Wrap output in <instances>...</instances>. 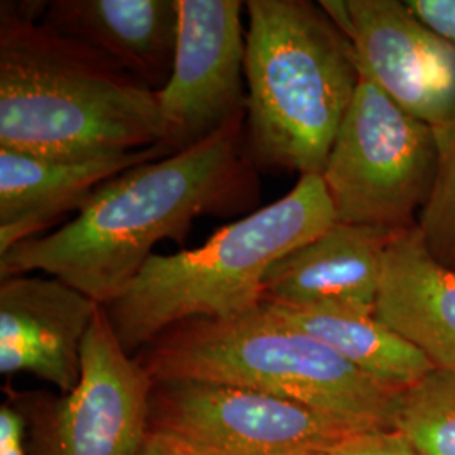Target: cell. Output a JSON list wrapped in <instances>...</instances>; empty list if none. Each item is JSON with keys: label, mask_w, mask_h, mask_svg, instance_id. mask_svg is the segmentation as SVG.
Listing matches in <instances>:
<instances>
[{"label": "cell", "mask_w": 455, "mask_h": 455, "mask_svg": "<svg viewBox=\"0 0 455 455\" xmlns=\"http://www.w3.org/2000/svg\"><path fill=\"white\" fill-rule=\"evenodd\" d=\"M259 199V171L246 157L238 116L197 144L107 180L75 220L2 253L0 278L58 276L105 307L139 275L156 244H184L197 218L233 216Z\"/></svg>", "instance_id": "obj_1"}, {"label": "cell", "mask_w": 455, "mask_h": 455, "mask_svg": "<svg viewBox=\"0 0 455 455\" xmlns=\"http://www.w3.org/2000/svg\"><path fill=\"white\" fill-rule=\"evenodd\" d=\"M46 9L0 4V148L90 156L169 146L157 92L37 20Z\"/></svg>", "instance_id": "obj_2"}, {"label": "cell", "mask_w": 455, "mask_h": 455, "mask_svg": "<svg viewBox=\"0 0 455 455\" xmlns=\"http://www.w3.org/2000/svg\"><path fill=\"white\" fill-rule=\"evenodd\" d=\"M244 5L246 157L257 171L321 174L361 80L355 48L319 2Z\"/></svg>", "instance_id": "obj_3"}, {"label": "cell", "mask_w": 455, "mask_h": 455, "mask_svg": "<svg viewBox=\"0 0 455 455\" xmlns=\"http://www.w3.org/2000/svg\"><path fill=\"white\" fill-rule=\"evenodd\" d=\"M338 223L321 174L300 176L275 203L172 255L154 253L114 302L108 321L125 351L147 347L174 325L259 309L274 263Z\"/></svg>", "instance_id": "obj_4"}, {"label": "cell", "mask_w": 455, "mask_h": 455, "mask_svg": "<svg viewBox=\"0 0 455 455\" xmlns=\"http://www.w3.org/2000/svg\"><path fill=\"white\" fill-rule=\"evenodd\" d=\"M156 383L204 381L261 391L359 430L395 428L402 388L363 373L307 332L259 309L171 327L137 358Z\"/></svg>", "instance_id": "obj_5"}, {"label": "cell", "mask_w": 455, "mask_h": 455, "mask_svg": "<svg viewBox=\"0 0 455 455\" xmlns=\"http://www.w3.org/2000/svg\"><path fill=\"white\" fill-rule=\"evenodd\" d=\"M437 163V132L361 71L321 172L338 221L391 231L417 227Z\"/></svg>", "instance_id": "obj_6"}, {"label": "cell", "mask_w": 455, "mask_h": 455, "mask_svg": "<svg viewBox=\"0 0 455 455\" xmlns=\"http://www.w3.org/2000/svg\"><path fill=\"white\" fill-rule=\"evenodd\" d=\"M150 428L172 434L206 455L332 452L363 432L291 400L204 381H159Z\"/></svg>", "instance_id": "obj_7"}, {"label": "cell", "mask_w": 455, "mask_h": 455, "mask_svg": "<svg viewBox=\"0 0 455 455\" xmlns=\"http://www.w3.org/2000/svg\"><path fill=\"white\" fill-rule=\"evenodd\" d=\"M240 0H178L172 75L157 100L178 152L246 116V34Z\"/></svg>", "instance_id": "obj_8"}, {"label": "cell", "mask_w": 455, "mask_h": 455, "mask_svg": "<svg viewBox=\"0 0 455 455\" xmlns=\"http://www.w3.org/2000/svg\"><path fill=\"white\" fill-rule=\"evenodd\" d=\"M351 41L359 69L435 132L455 115V46L407 2L321 0Z\"/></svg>", "instance_id": "obj_9"}, {"label": "cell", "mask_w": 455, "mask_h": 455, "mask_svg": "<svg viewBox=\"0 0 455 455\" xmlns=\"http://www.w3.org/2000/svg\"><path fill=\"white\" fill-rule=\"evenodd\" d=\"M154 387L100 306L83 344L80 381L56 408L46 455L137 454L150 432Z\"/></svg>", "instance_id": "obj_10"}, {"label": "cell", "mask_w": 455, "mask_h": 455, "mask_svg": "<svg viewBox=\"0 0 455 455\" xmlns=\"http://www.w3.org/2000/svg\"><path fill=\"white\" fill-rule=\"evenodd\" d=\"M100 304L58 276L0 278V373H29L75 390L83 344Z\"/></svg>", "instance_id": "obj_11"}, {"label": "cell", "mask_w": 455, "mask_h": 455, "mask_svg": "<svg viewBox=\"0 0 455 455\" xmlns=\"http://www.w3.org/2000/svg\"><path fill=\"white\" fill-rule=\"evenodd\" d=\"M174 152L167 144L90 156L0 148V255L80 212L107 180Z\"/></svg>", "instance_id": "obj_12"}, {"label": "cell", "mask_w": 455, "mask_h": 455, "mask_svg": "<svg viewBox=\"0 0 455 455\" xmlns=\"http://www.w3.org/2000/svg\"><path fill=\"white\" fill-rule=\"evenodd\" d=\"M396 233L334 223L274 263L263 280V302L295 309L374 312L385 255Z\"/></svg>", "instance_id": "obj_13"}, {"label": "cell", "mask_w": 455, "mask_h": 455, "mask_svg": "<svg viewBox=\"0 0 455 455\" xmlns=\"http://www.w3.org/2000/svg\"><path fill=\"white\" fill-rule=\"evenodd\" d=\"M43 22L108 58L152 92L174 68L178 0H54Z\"/></svg>", "instance_id": "obj_14"}, {"label": "cell", "mask_w": 455, "mask_h": 455, "mask_svg": "<svg viewBox=\"0 0 455 455\" xmlns=\"http://www.w3.org/2000/svg\"><path fill=\"white\" fill-rule=\"evenodd\" d=\"M374 314L437 370L455 371V268L428 251L419 228L388 246Z\"/></svg>", "instance_id": "obj_15"}, {"label": "cell", "mask_w": 455, "mask_h": 455, "mask_svg": "<svg viewBox=\"0 0 455 455\" xmlns=\"http://www.w3.org/2000/svg\"><path fill=\"white\" fill-rule=\"evenodd\" d=\"M263 306L276 317L307 332L363 373L405 390L435 366L395 332L374 312L347 309H295Z\"/></svg>", "instance_id": "obj_16"}, {"label": "cell", "mask_w": 455, "mask_h": 455, "mask_svg": "<svg viewBox=\"0 0 455 455\" xmlns=\"http://www.w3.org/2000/svg\"><path fill=\"white\" fill-rule=\"evenodd\" d=\"M395 428L419 455H455V371L435 368L405 388Z\"/></svg>", "instance_id": "obj_17"}, {"label": "cell", "mask_w": 455, "mask_h": 455, "mask_svg": "<svg viewBox=\"0 0 455 455\" xmlns=\"http://www.w3.org/2000/svg\"><path fill=\"white\" fill-rule=\"evenodd\" d=\"M437 172L417 228L428 251L440 263L455 268V115L437 132Z\"/></svg>", "instance_id": "obj_18"}, {"label": "cell", "mask_w": 455, "mask_h": 455, "mask_svg": "<svg viewBox=\"0 0 455 455\" xmlns=\"http://www.w3.org/2000/svg\"><path fill=\"white\" fill-rule=\"evenodd\" d=\"M334 455H419L398 428L363 430L342 440Z\"/></svg>", "instance_id": "obj_19"}, {"label": "cell", "mask_w": 455, "mask_h": 455, "mask_svg": "<svg viewBox=\"0 0 455 455\" xmlns=\"http://www.w3.org/2000/svg\"><path fill=\"white\" fill-rule=\"evenodd\" d=\"M408 7L455 46V0H405Z\"/></svg>", "instance_id": "obj_20"}, {"label": "cell", "mask_w": 455, "mask_h": 455, "mask_svg": "<svg viewBox=\"0 0 455 455\" xmlns=\"http://www.w3.org/2000/svg\"><path fill=\"white\" fill-rule=\"evenodd\" d=\"M0 455H28L24 447V420L16 408H0Z\"/></svg>", "instance_id": "obj_21"}, {"label": "cell", "mask_w": 455, "mask_h": 455, "mask_svg": "<svg viewBox=\"0 0 455 455\" xmlns=\"http://www.w3.org/2000/svg\"><path fill=\"white\" fill-rule=\"evenodd\" d=\"M135 455H206L191 443L163 430L150 428L144 443Z\"/></svg>", "instance_id": "obj_22"}, {"label": "cell", "mask_w": 455, "mask_h": 455, "mask_svg": "<svg viewBox=\"0 0 455 455\" xmlns=\"http://www.w3.org/2000/svg\"><path fill=\"white\" fill-rule=\"evenodd\" d=\"M300 455H334L332 452H309V454H300Z\"/></svg>", "instance_id": "obj_23"}]
</instances>
